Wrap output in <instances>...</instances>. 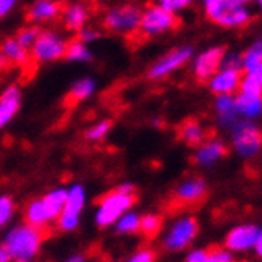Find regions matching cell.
<instances>
[{"mask_svg":"<svg viewBox=\"0 0 262 262\" xmlns=\"http://www.w3.org/2000/svg\"><path fill=\"white\" fill-rule=\"evenodd\" d=\"M43 243V229L34 227L30 224H21L13 227L5 235L4 246L8 250L11 260L27 262L32 260Z\"/></svg>","mask_w":262,"mask_h":262,"instance_id":"obj_1","label":"cell"},{"mask_svg":"<svg viewBox=\"0 0 262 262\" xmlns=\"http://www.w3.org/2000/svg\"><path fill=\"white\" fill-rule=\"evenodd\" d=\"M205 16L221 27L237 29L251 21V11L246 5L234 4L232 0H202Z\"/></svg>","mask_w":262,"mask_h":262,"instance_id":"obj_2","label":"cell"},{"mask_svg":"<svg viewBox=\"0 0 262 262\" xmlns=\"http://www.w3.org/2000/svg\"><path fill=\"white\" fill-rule=\"evenodd\" d=\"M137 195L134 194H124L119 191H112L108 194H105L97 207L96 211V223L100 229L110 227L116 223V220L124 214L127 210L132 208V205L135 204Z\"/></svg>","mask_w":262,"mask_h":262,"instance_id":"obj_3","label":"cell"},{"mask_svg":"<svg viewBox=\"0 0 262 262\" xmlns=\"http://www.w3.org/2000/svg\"><path fill=\"white\" fill-rule=\"evenodd\" d=\"M229 130L232 137V145L242 158L251 159L257 156L260 151V132L253 121L238 118Z\"/></svg>","mask_w":262,"mask_h":262,"instance_id":"obj_4","label":"cell"},{"mask_svg":"<svg viewBox=\"0 0 262 262\" xmlns=\"http://www.w3.org/2000/svg\"><path fill=\"white\" fill-rule=\"evenodd\" d=\"M177 26L178 18L175 13L162 8L161 5H151L145 11H142L138 32H142V35L145 37H156L175 29Z\"/></svg>","mask_w":262,"mask_h":262,"instance_id":"obj_5","label":"cell"},{"mask_svg":"<svg viewBox=\"0 0 262 262\" xmlns=\"http://www.w3.org/2000/svg\"><path fill=\"white\" fill-rule=\"evenodd\" d=\"M199 234V223L192 216H184L177 220L164 238V248L170 253L184 251L194 242Z\"/></svg>","mask_w":262,"mask_h":262,"instance_id":"obj_6","label":"cell"},{"mask_svg":"<svg viewBox=\"0 0 262 262\" xmlns=\"http://www.w3.org/2000/svg\"><path fill=\"white\" fill-rule=\"evenodd\" d=\"M86 204V191L81 184H73L70 189H67L66 204L62 213L59 214L57 226L64 232H72L80 224V214Z\"/></svg>","mask_w":262,"mask_h":262,"instance_id":"obj_7","label":"cell"},{"mask_svg":"<svg viewBox=\"0 0 262 262\" xmlns=\"http://www.w3.org/2000/svg\"><path fill=\"white\" fill-rule=\"evenodd\" d=\"M142 10L135 5H122L110 10L103 18V26L110 32L118 34H134L138 30Z\"/></svg>","mask_w":262,"mask_h":262,"instance_id":"obj_8","label":"cell"},{"mask_svg":"<svg viewBox=\"0 0 262 262\" xmlns=\"http://www.w3.org/2000/svg\"><path fill=\"white\" fill-rule=\"evenodd\" d=\"M67 43L56 32H40L35 43L30 46V56L37 62H54L66 54Z\"/></svg>","mask_w":262,"mask_h":262,"instance_id":"obj_9","label":"cell"},{"mask_svg":"<svg viewBox=\"0 0 262 262\" xmlns=\"http://www.w3.org/2000/svg\"><path fill=\"white\" fill-rule=\"evenodd\" d=\"M192 48L191 46H181V48H175L170 53L162 56L159 60L152 64V67L148 70V78L149 80H162L175 70L181 69L184 64L189 62L192 57Z\"/></svg>","mask_w":262,"mask_h":262,"instance_id":"obj_10","label":"cell"},{"mask_svg":"<svg viewBox=\"0 0 262 262\" xmlns=\"http://www.w3.org/2000/svg\"><path fill=\"white\" fill-rule=\"evenodd\" d=\"M226 53L224 46H213L200 53L192 60V72L199 81H208L211 76L221 69V59Z\"/></svg>","mask_w":262,"mask_h":262,"instance_id":"obj_11","label":"cell"},{"mask_svg":"<svg viewBox=\"0 0 262 262\" xmlns=\"http://www.w3.org/2000/svg\"><path fill=\"white\" fill-rule=\"evenodd\" d=\"M260 235V229L254 224L237 226L226 235V248L232 253H246L253 250L254 242Z\"/></svg>","mask_w":262,"mask_h":262,"instance_id":"obj_12","label":"cell"},{"mask_svg":"<svg viewBox=\"0 0 262 262\" xmlns=\"http://www.w3.org/2000/svg\"><path fill=\"white\" fill-rule=\"evenodd\" d=\"M242 81V70L221 67L211 78L208 80V86L213 94H237Z\"/></svg>","mask_w":262,"mask_h":262,"instance_id":"obj_13","label":"cell"},{"mask_svg":"<svg viewBox=\"0 0 262 262\" xmlns=\"http://www.w3.org/2000/svg\"><path fill=\"white\" fill-rule=\"evenodd\" d=\"M21 108V91L18 86H8L0 96V129L7 127Z\"/></svg>","mask_w":262,"mask_h":262,"instance_id":"obj_14","label":"cell"},{"mask_svg":"<svg viewBox=\"0 0 262 262\" xmlns=\"http://www.w3.org/2000/svg\"><path fill=\"white\" fill-rule=\"evenodd\" d=\"M207 194V183L202 178H191L183 181L175 191V199L180 204H195L200 202Z\"/></svg>","mask_w":262,"mask_h":262,"instance_id":"obj_15","label":"cell"},{"mask_svg":"<svg viewBox=\"0 0 262 262\" xmlns=\"http://www.w3.org/2000/svg\"><path fill=\"white\" fill-rule=\"evenodd\" d=\"M227 154V146L220 140H211L200 143L195 154L194 161L202 167H211L213 164L220 162Z\"/></svg>","mask_w":262,"mask_h":262,"instance_id":"obj_16","label":"cell"},{"mask_svg":"<svg viewBox=\"0 0 262 262\" xmlns=\"http://www.w3.org/2000/svg\"><path fill=\"white\" fill-rule=\"evenodd\" d=\"M214 108H216V113H218L220 124L226 129L232 127L234 122L240 118L237 113V106H235V94H220V96H216Z\"/></svg>","mask_w":262,"mask_h":262,"instance_id":"obj_17","label":"cell"},{"mask_svg":"<svg viewBox=\"0 0 262 262\" xmlns=\"http://www.w3.org/2000/svg\"><path fill=\"white\" fill-rule=\"evenodd\" d=\"M0 51L5 56L7 62L16 67H27L30 64V51L16 40V38H7L2 46H0Z\"/></svg>","mask_w":262,"mask_h":262,"instance_id":"obj_18","label":"cell"},{"mask_svg":"<svg viewBox=\"0 0 262 262\" xmlns=\"http://www.w3.org/2000/svg\"><path fill=\"white\" fill-rule=\"evenodd\" d=\"M235 106H237V113L240 118L254 121L256 118L260 116V112H262V96L237 92Z\"/></svg>","mask_w":262,"mask_h":262,"instance_id":"obj_19","label":"cell"},{"mask_svg":"<svg viewBox=\"0 0 262 262\" xmlns=\"http://www.w3.org/2000/svg\"><path fill=\"white\" fill-rule=\"evenodd\" d=\"M62 10V5L56 0H38L27 13V19L30 23H46L50 19H54Z\"/></svg>","mask_w":262,"mask_h":262,"instance_id":"obj_20","label":"cell"},{"mask_svg":"<svg viewBox=\"0 0 262 262\" xmlns=\"http://www.w3.org/2000/svg\"><path fill=\"white\" fill-rule=\"evenodd\" d=\"M24 218H26L27 224L38 227V229H45L50 223H53L50 218V213H48V210H46L41 199L32 200V202L27 205V208L24 211Z\"/></svg>","mask_w":262,"mask_h":262,"instance_id":"obj_21","label":"cell"},{"mask_svg":"<svg viewBox=\"0 0 262 262\" xmlns=\"http://www.w3.org/2000/svg\"><path fill=\"white\" fill-rule=\"evenodd\" d=\"M242 72L246 75H262V43L256 41L242 56Z\"/></svg>","mask_w":262,"mask_h":262,"instance_id":"obj_22","label":"cell"},{"mask_svg":"<svg viewBox=\"0 0 262 262\" xmlns=\"http://www.w3.org/2000/svg\"><path fill=\"white\" fill-rule=\"evenodd\" d=\"M89 18V10L83 4H72L62 11V19L69 30H80Z\"/></svg>","mask_w":262,"mask_h":262,"instance_id":"obj_23","label":"cell"},{"mask_svg":"<svg viewBox=\"0 0 262 262\" xmlns=\"http://www.w3.org/2000/svg\"><path fill=\"white\" fill-rule=\"evenodd\" d=\"M205 137H207L205 129L202 127V124H199L197 121H192V119L186 121L180 127V138L189 146H199L200 143H204Z\"/></svg>","mask_w":262,"mask_h":262,"instance_id":"obj_24","label":"cell"},{"mask_svg":"<svg viewBox=\"0 0 262 262\" xmlns=\"http://www.w3.org/2000/svg\"><path fill=\"white\" fill-rule=\"evenodd\" d=\"M66 195H67V189L57 188V189L50 191L48 194L41 197L46 210H48V213H50L51 221H56L59 218V214L62 213V208L66 204Z\"/></svg>","mask_w":262,"mask_h":262,"instance_id":"obj_25","label":"cell"},{"mask_svg":"<svg viewBox=\"0 0 262 262\" xmlns=\"http://www.w3.org/2000/svg\"><path fill=\"white\" fill-rule=\"evenodd\" d=\"M96 91V83L91 78H81L76 83H73L70 92H69V100L73 103H78L81 100L89 99Z\"/></svg>","mask_w":262,"mask_h":262,"instance_id":"obj_26","label":"cell"},{"mask_svg":"<svg viewBox=\"0 0 262 262\" xmlns=\"http://www.w3.org/2000/svg\"><path fill=\"white\" fill-rule=\"evenodd\" d=\"M64 57L67 60H72V62H89L92 59V54H91L86 43H83L80 40H75V41L67 43Z\"/></svg>","mask_w":262,"mask_h":262,"instance_id":"obj_27","label":"cell"},{"mask_svg":"<svg viewBox=\"0 0 262 262\" xmlns=\"http://www.w3.org/2000/svg\"><path fill=\"white\" fill-rule=\"evenodd\" d=\"M113 226L118 234H135L138 232V227H140V216L127 210L124 214H121Z\"/></svg>","mask_w":262,"mask_h":262,"instance_id":"obj_28","label":"cell"},{"mask_svg":"<svg viewBox=\"0 0 262 262\" xmlns=\"http://www.w3.org/2000/svg\"><path fill=\"white\" fill-rule=\"evenodd\" d=\"M162 229V218L159 214H145L140 218V227L138 232H142L146 238H154Z\"/></svg>","mask_w":262,"mask_h":262,"instance_id":"obj_29","label":"cell"},{"mask_svg":"<svg viewBox=\"0 0 262 262\" xmlns=\"http://www.w3.org/2000/svg\"><path fill=\"white\" fill-rule=\"evenodd\" d=\"M237 92L262 96V75H246L245 73V76H242V81H240Z\"/></svg>","mask_w":262,"mask_h":262,"instance_id":"obj_30","label":"cell"},{"mask_svg":"<svg viewBox=\"0 0 262 262\" xmlns=\"http://www.w3.org/2000/svg\"><path fill=\"white\" fill-rule=\"evenodd\" d=\"M41 32V29L38 26H26L24 29H21L18 35H16V40L24 46V48L30 50V46L35 43V40L38 38Z\"/></svg>","mask_w":262,"mask_h":262,"instance_id":"obj_31","label":"cell"},{"mask_svg":"<svg viewBox=\"0 0 262 262\" xmlns=\"http://www.w3.org/2000/svg\"><path fill=\"white\" fill-rule=\"evenodd\" d=\"M14 214V204L8 195H0V229L5 227Z\"/></svg>","mask_w":262,"mask_h":262,"instance_id":"obj_32","label":"cell"},{"mask_svg":"<svg viewBox=\"0 0 262 262\" xmlns=\"http://www.w3.org/2000/svg\"><path fill=\"white\" fill-rule=\"evenodd\" d=\"M110 127H112V121H100L86 132V138L89 142H99L108 134Z\"/></svg>","mask_w":262,"mask_h":262,"instance_id":"obj_33","label":"cell"},{"mask_svg":"<svg viewBox=\"0 0 262 262\" xmlns=\"http://www.w3.org/2000/svg\"><path fill=\"white\" fill-rule=\"evenodd\" d=\"M234 253L227 248H211L208 250V262H232Z\"/></svg>","mask_w":262,"mask_h":262,"instance_id":"obj_34","label":"cell"},{"mask_svg":"<svg viewBox=\"0 0 262 262\" xmlns=\"http://www.w3.org/2000/svg\"><path fill=\"white\" fill-rule=\"evenodd\" d=\"M192 2L194 0H158V5L177 14V13L183 11L184 8H188Z\"/></svg>","mask_w":262,"mask_h":262,"instance_id":"obj_35","label":"cell"},{"mask_svg":"<svg viewBox=\"0 0 262 262\" xmlns=\"http://www.w3.org/2000/svg\"><path fill=\"white\" fill-rule=\"evenodd\" d=\"M221 67L242 70V54H238V53H227L226 51L223 59H221Z\"/></svg>","mask_w":262,"mask_h":262,"instance_id":"obj_36","label":"cell"},{"mask_svg":"<svg viewBox=\"0 0 262 262\" xmlns=\"http://www.w3.org/2000/svg\"><path fill=\"white\" fill-rule=\"evenodd\" d=\"M78 32V40L83 41V43H91V41H96L100 34L97 32L96 29H92V27H81L80 30H76Z\"/></svg>","mask_w":262,"mask_h":262,"instance_id":"obj_37","label":"cell"},{"mask_svg":"<svg viewBox=\"0 0 262 262\" xmlns=\"http://www.w3.org/2000/svg\"><path fill=\"white\" fill-rule=\"evenodd\" d=\"M154 259H156V253L151 250H140L129 257L130 262H152Z\"/></svg>","mask_w":262,"mask_h":262,"instance_id":"obj_38","label":"cell"},{"mask_svg":"<svg viewBox=\"0 0 262 262\" xmlns=\"http://www.w3.org/2000/svg\"><path fill=\"white\" fill-rule=\"evenodd\" d=\"M188 262H208V250L199 248V250H192L188 256H186Z\"/></svg>","mask_w":262,"mask_h":262,"instance_id":"obj_39","label":"cell"},{"mask_svg":"<svg viewBox=\"0 0 262 262\" xmlns=\"http://www.w3.org/2000/svg\"><path fill=\"white\" fill-rule=\"evenodd\" d=\"M18 0H0V18L7 16L10 13V10L16 5Z\"/></svg>","mask_w":262,"mask_h":262,"instance_id":"obj_40","label":"cell"},{"mask_svg":"<svg viewBox=\"0 0 262 262\" xmlns=\"http://www.w3.org/2000/svg\"><path fill=\"white\" fill-rule=\"evenodd\" d=\"M116 191L124 192V194H134L135 188H134V184H130V183H124V184H121V186H118Z\"/></svg>","mask_w":262,"mask_h":262,"instance_id":"obj_41","label":"cell"},{"mask_svg":"<svg viewBox=\"0 0 262 262\" xmlns=\"http://www.w3.org/2000/svg\"><path fill=\"white\" fill-rule=\"evenodd\" d=\"M10 260H11V256H10L8 250L2 245L0 246V262H10Z\"/></svg>","mask_w":262,"mask_h":262,"instance_id":"obj_42","label":"cell"},{"mask_svg":"<svg viewBox=\"0 0 262 262\" xmlns=\"http://www.w3.org/2000/svg\"><path fill=\"white\" fill-rule=\"evenodd\" d=\"M253 250L256 251L257 256H262V235L254 242V246H253Z\"/></svg>","mask_w":262,"mask_h":262,"instance_id":"obj_43","label":"cell"},{"mask_svg":"<svg viewBox=\"0 0 262 262\" xmlns=\"http://www.w3.org/2000/svg\"><path fill=\"white\" fill-rule=\"evenodd\" d=\"M8 66V62H7V59H5V56L2 54V51H0V72H2L5 67Z\"/></svg>","mask_w":262,"mask_h":262,"instance_id":"obj_44","label":"cell"},{"mask_svg":"<svg viewBox=\"0 0 262 262\" xmlns=\"http://www.w3.org/2000/svg\"><path fill=\"white\" fill-rule=\"evenodd\" d=\"M69 260H70V262H83L84 257H83V256H73V257H70Z\"/></svg>","mask_w":262,"mask_h":262,"instance_id":"obj_45","label":"cell"},{"mask_svg":"<svg viewBox=\"0 0 262 262\" xmlns=\"http://www.w3.org/2000/svg\"><path fill=\"white\" fill-rule=\"evenodd\" d=\"M234 4H240V5H248L250 2H253V0H232Z\"/></svg>","mask_w":262,"mask_h":262,"instance_id":"obj_46","label":"cell"}]
</instances>
